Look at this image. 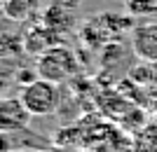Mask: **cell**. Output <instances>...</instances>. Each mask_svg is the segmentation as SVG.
Here are the masks:
<instances>
[{"mask_svg":"<svg viewBox=\"0 0 157 152\" xmlns=\"http://www.w3.org/2000/svg\"><path fill=\"white\" fill-rule=\"evenodd\" d=\"M7 152H28V150H24V147H12V150H7Z\"/></svg>","mask_w":157,"mask_h":152,"instance_id":"8fae6325","label":"cell"},{"mask_svg":"<svg viewBox=\"0 0 157 152\" xmlns=\"http://www.w3.org/2000/svg\"><path fill=\"white\" fill-rule=\"evenodd\" d=\"M127 12L131 17L157 14V0H127Z\"/></svg>","mask_w":157,"mask_h":152,"instance_id":"ba28073f","label":"cell"},{"mask_svg":"<svg viewBox=\"0 0 157 152\" xmlns=\"http://www.w3.org/2000/svg\"><path fill=\"white\" fill-rule=\"evenodd\" d=\"M152 73H155V77H152V82H157V63H152Z\"/></svg>","mask_w":157,"mask_h":152,"instance_id":"30bf717a","label":"cell"},{"mask_svg":"<svg viewBox=\"0 0 157 152\" xmlns=\"http://www.w3.org/2000/svg\"><path fill=\"white\" fill-rule=\"evenodd\" d=\"M31 12H35L33 0H5V17L14 21H24Z\"/></svg>","mask_w":157,"mask_h":152,"instance_id":"52a82bcc","label":"cell"},{"mask_svg":"<svg viewBox=\"0 0 157 152\" xmlns=\"http://www.w3.org/2000/svg\"><path fill=\"white\" fill-rule=\"evenodd\" d=\"M56 45H59V33H54L45 24L40 28H31V33H26V38H24V47L31 54H42Z\"/></svg>","mask_w":157,"mask_h":152,"instance_id":"8992f818","label":"cell"},{"mask_svg":"<svg viewBox=\"0 0 157 152\" xmlns=\"http://www.w3.org/2000/svg\"><path fill=\"white\" fill-rule=\"evenodd\" d=\"M33 115L26 110L21 96L17 98H5L0 103V129L2 131H17V129H26L28 119Z\"/></svg>","mask_w":157,"mask_h":152,"instance_id":"277c9868","label":"cell"},{"mask_svg":"<svg viewBox=\"0 0 157 152\" xmlns=\"http://www.w3.org/2000/svg\"><path fill=\"white\" fill-rule=\"evenodd\" d=\"M59 2H63V5H68V7H75V5H78V0H59Z\"/></svg>","mask_w":157,"mask_h":152,"instance_id":"9c48e42d","label":"cell"},{"mask_svg":"<svg viewBox=\"0 0 157 152\" xmlns=\"http://www.w3.org/2000/svg\"><path fill=\"white\" fill-rule=\"evenodd\" d=\"M38 152H56V150H52V147H42V150H38Z\"/></svg>","mask_w":157,"mask_h":152,"instance_id":"7c38bea8","label":"cell"},{"mask_svg":"<svg viewBox=\"0 0 157 152\" xmlns=\"http://www.w3.org/2000/svg\"><path fill=\"white\" fill-rule=\"evenodd\" d=\"M71 9L73 7L63 5V2L52 5L42 14V24H45L47 28H52L54 33H71L73 28H75V17H73Z\"/></svg>","mask_w":157,"mask_h":152,"instance_id":"5b68a950","label":"cell"},{"mask_svg":"<svg viewBox=\"0 0 157 152\" xmlns=\"http://www.w3.org/2000/svg\"><path fill=\"white\" fill-rule=\"evenodd\" d=\"M21 101L33 117H47V115L56 113V108L61 103L59 84L38 77L35 82H31L28 87L21 89Z\"/></svg>","mask_w":157,"mask_h":152,"instance_id":"7a4b0ae2","label":"cell"},{"mask_svg":"<svg viewBox=\"0 0 157 152\" xmlns=\"http://www.w3.org/2000/svg\"><path fill=\"white\" fill-rule=\"evenodd\" d=\"M35 68H38V73H40L42 80H49L54 84H61L66 80H71L73 73L78 70V56H75L73 49H68L63 45H56V47H52V49L40 54Z\"/></svg>","mask_w":157,"mask_h":152,"instance_id":"6da1fadb","label":"cell"},{"mask_svg":"<svg viewBox=\"0 0 157 152\" xmlns=\"http://www.w3.org/2000/svg\"><path fill=\"white\" fill-rule=\"evenodd\" d=\"M131 40V52L141 61L157 63V21L150 24H138L129 33Z\"/></svg>","mask_w":157,"mask_h":152,"instance_id":"3957f363","label":"cell"},{"mask_svg":"<svg viewBox=\"0 0 157 152\" xmlns=\"http://www.w3.org/2000/svg\"><path fill=\"white\" fill-rule=\"evenodd\" d=\"M155 113H157V101H155Z\"/></svg>","mask_w":157,"mask_h":152,"instance_id":"4fadbf2b","label":"cell"}]
</instances>
